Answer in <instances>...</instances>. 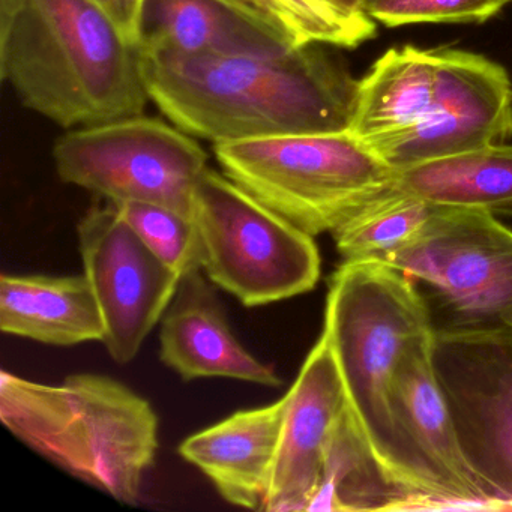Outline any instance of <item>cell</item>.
Returning a JSON list of instances; mask_svg holds the SVG:
<instances>
[{
  "label": "cell",
  "mask_w": 512,
  "mask_h": 512,
  "mask_svg": "<svg viewBox=\"0 0 512 512\" xmlns=\"http://www.w3.org/2000/svg\"><path fill=\"white\" fill-rule=\"evenodd\" d=\"M437 64V50H388L358 80L350 133L373 145L413 130L433 103Z\"/></svg>",
  "instance_id": "18"
},
{
  "label": "cell",
  "mask_w": 512,
  "mask_h": 512,
  "mask_svg": "<svg viewBox=\"0 0 512 512\" xmlns=\"http://www.w3.org/2000/svg\"><path fill=\"white\" fill-rule=\"evenodd\" d=\"M139 47L208 56H277L296 49L280 29L223 0H145Z\"/></svg>",
  "instance_id": "16"
},
{
  "label": "cell",
  "mask_w": 512,
  "mask_h": 512,
  "mask_svg": "<svg viewBox=\"0 0 512 512\" xmlns=\"http://www.w3.org/2000/svg\"><path fill=\"white\" fill-rule=\"evenodd\" d=\"M419 500L380 463L347 401L332 428L308 511H416Z\"/></svg>",
  "instance_id": "19"
},
{
  "label": "cell",
  "mask_w": 512,
  "mask_h": 512,
  "mask_svg": "<svg viewBox=\"0 0 512 512\" xmlns=\"http://www.w3.org/2000/svg\"><path fill=\"white\" fill-rule=\"evenodd\" d=\"M224 175L308 235L391 191L397 170L349 130L215 143Z\"/></svg>",
  "instance_id": "5"
},
{
  "label": "cell",
  "mask_w": 512,
  "mask_h": 512,
  "mask_svg": "<svg viewBox=\"0 0 512 512\" xmlns=\"http://www.w3.org/2000/svg\"><path fill=\"white\" fill-rule=\"evenodd\" d=\"M433 205L392 188L332 232L343 262L376 260L409 242L430 218Z\"/></svg>",
  "instance_id": "21"
},
{
  "label": "cell",
  "mask_w": 512,
  "mask_h": 512,
  "mask_svg": "<svg viewBox=\"0 0 512 512\" xmlns=\"http://www.w3.org/2000/svg\"><path fill=\"white\" fill-rule=\"evenodd\" d=\"M433 338L434 329L413 338L401 356L392 386L398 418L451 509H499L464 457L434 373Z\"/></svg>",
  "instance_id": "13"
},
{
  "label": "cell",
  "mask_w": 512,
  "mask_h": 512,
  "mask_svg": "<svg viewBox=\"0 0 512 512\" xmlns=\"http://www.w3.org/2000/svg\"><path fill=\"white\" fill-rule=\"evenodd\" d=\"M202 269L182 275L160 329V358L184 380L226 377L280 386L271 365L251 355L233 334L214 286Z\"/></svg>",
  "instance_id": "14"
},
{
  "label": "cell",
  "mask_w": 512,
  "mask_h": 512,
  "mask_svg": "<svg viewBox=\"0 0 512 512\" xmlns=\"http://www.w3.org/2000/svg\"><path fill=\"white\" fill-rule=\"evenodd\" d=\"M275 28L293 46H325L356 49L376 35L367 14L350 13L331 0H256Z\"/></svg>",
  "instance_id": "22"
},
{
  "label": "cell",
  "mask_w": 512,
  "mask_h": 512,
  "mask_svg": "<svg viewBox=\"0 0 512 512\" xmlns=\"http://www.w3.org/2000/svg\"><path fill=\"white\" fill-rule=\"evenodd\" d=\"M0 331L49 346L103 341L100 305L85 274L0 277Z\"/></svg>",
  "instance_id": "17"
},
{
  "label": "cell",
  "mask_w": 512,
  "mask_h": 512,
  "mask_svg": "<svg viewBox=\"0 0 512 512\" xmlns=\"http://www.w3.org/2000/svg\"><path fill=\"white\" fill-rule=\"evenodd\" d=\"M323 47L277 56L140 55L152 103L215 145L349 130L358 80Z\"/></svg>",
  "instance_id": "1"
},
{
  "label": "cell",
  "mask_w": 512,
  "mask_h": 512,
  "mask_svg": "<svg viewBox=\"0 0 512 512\" xmlns=\"http://www.w3.org/2000/svg\"><path fill=\"white\" fill-rule=\"evenodd\" d=\"M376 262L433 289L457 317L449 328L512 329V230L490 212L433 205L422 229Z\"/></svg>",
  "instance_id": "8"
},
{
  "label": "cell",
  "mask_w": 512,
  "mask_h": 512,
  "mask_svg": "<svg viewBox=\"0 0 512 512\" xmlns=\"http://www.w3.org/2000/svg\"><path fill=\"white\" fill-rule=\"evenodd\" d=\"M395 188L431 205L512 217V146L494 143L404 167Z\"/></svg>",
  "instance_id": "20"
},
{
  "label": "cell",
  "mask_w": 512,
  "mask_h": 512,
  "mask_svg": "<svg viewBox=\"0 0 512 512\" xmlns=\"http://www.w3.org/2000/svg\"><path fill=\"white\" fill-rule=\"evenodd\" d=\"M77 233L83 274L103 316L104 346L113 361L128 364L163 319L181 275L143 244L113 203L92 206Z\"/></svg>",
  "instance_id": "10"
},
{
  "label": "cell",
  "mask_w": 512,
  "mask_h": 512,
  "mask_svg": "<svg viewBox=\"0 0 512 512\" xmlns=\"http://www.w3.org/2000/svg\"><path fill=\"white\" fill-rule=\"evenodd\" d=\"M53 160L62 181L107 202L152 203L188 218L209 169L196 137L145 115L68 130L56 140Z\"/></svg>",
  "instance_id": "7"
},
{
  "label": "cell",
  "mask_w": 512,
  "mask_h": 512,
  "mask_svg": "<svg viewBox=\"0 0 512 512\" xmlns=\"http://www.w3.org/2000/svg\"><path fill=\"white\" fill-rule=\"evenodd\" d=\"M0 74L65 130L145 115L151 101L140 47L94 0H0Z\"/></svg>",
  "instance_id": "2"
},
{
  "label": "cell",
  "mask_w": 512,
  "mask_h": 512,
  "mask_svg": "<svg viewBox=\"0 0 512 512\" xmlns=\"http://www.w3.org/2000/svg\"><path fill=\"white\" fill-rule=\"evenodd\" d=\"M512 0H367L365 14L386 28L422 23H484Z\"/></svg>",
  "instance_id": "24"
},
{
  "label": "cell",
  "mask_w": 512,
  "mask_h": 512,
  "mask_svg": "<svg viewBox=\"0 0 512 512\" xmlns=\"http://www.w3.org/2000/svg\"><path fill=\"white\" fill-rule=\"evenodd\" d=\"M0 421L68 475L127 505L139 500L158 451L151 403L101 374H73L53 386L2 370Z\"/></svg>",
  "instance_id": "4"
},
{
  "label": "cell",
  "mask_w": 512,
  "mask_h": 512,
  "mask_svg": "<svg viewBox=\"0 0 512 512\" xmlns=\"http://www.w3.org/2000/svg\"><path fill=\"white\" fill-rule=\"evenodd\" d=\"M331 2L350 13L365 14L367 0H331Z\"/></svg>",
  "instance_id": "27"
},
{
  "label": "cell",
  "mask_w": 512,
  "mask_h": 512,
  "mask_svg": "<svg viewBox=\"0 0 512 512\" xmlns=\"http://www.w3.org/2000/svg\"><path fill=\"white\" fill-rule=\"evenodd\" d=\"M124 32L128 40L139 46L140 14L145 0H94Z\"/></svg>",
  "instance_id": "25"
},
{
  "label": "cell",
  "mask_w": 512,
  "mask_h": 512,
  "mask_svg": "<svg viewBox=\"0 0 512 512\" xmlns=\"http://www.w3.org/2000/svg\"><path fill=\"white\" fill-rule=\"evenodd\" d=\"M431 359L470 470L512 509V329L434 328Z\"/></svg>",
  "instance_id": "9"
},
{
  "label": "cell",
  "mask_w": 512,
  "mask_h": 512,
  "mask_svg": "<svg viewBox=\"0 0 512 512\" xmlns=\"http://www.w3.org/2000/svg\"><path fill=\"white\" fill-rule=\"evenodd\" d=\"M433 103L413 130L370 146L395 170L451 157L512 136V83L502 65L455 49H437Z\"/></svg>",
  "instance_id": "11"
},
{
  "label": "cell",
  "mask_w": 512,
  "mask_h": 512,
  "mask_svg": "<svg viewBox=\"0 0 512 512\" xmlns=\"http://www.w3.org/2000/svg\"><path fill=\"white\" fill-rule=\"evenodd\" d=\"M412 278L376 260L343 262L329 281L325 325L347 401L380 463L421 499L418 511H448V500L401 425L392 386L413 338L433 331Z\"/></svg>",
  "instance_id": "3"
},
{
  "label": "cell",
  "mask_w": 512,
  "mask_h": 512,
  "mask_svg": "<svg viewBox=\"0 0 512 512\" xmlns=\"http://www.w3.org/2000/svg\"><path fill=\"white\" fill-rule=\"evenodd\" d=\"M223 2L232 5L233 8L241 11V13L245 14V16L251 17V19L259 20V22H265L269 23V25H272L271 20H269L268 17L263 14V11L260 10L256 0H223Z\"/></svg>",
  "instance_id": "26"
},
{
  "label": "cell",
  "mask_w": 512,
  "mask_h": 512,
  "mask_svg": "<svg viewBox=\"0 0 512 512\" xmlns=\"http://www.w3.org/2000/svg\"><path fill=\"white\" fill-rule=\"evenodd\" d=\"M193 221L202 271L245 307L311 292L320 278L314 238L254 199L224 173L208 169L197 185Z\"/></svg>",
  "instance_id": "6"
},
{
  "label": "cell",
  "mask_w": 512,
  "mask_h": 512,
  "mask_svg": "<svg viewBox=\"0 0 512 512\" xmlns=\"http://www.w3.org/2000/svg\"><path fill=\"white\" fill-rule=\"evenodd\" d=\"M284 398L283 427L263 511H308L332 428L347 406L343 377L325 331Z\"/></svg>",
  "instance_id": "12"
},
{
  "label": "cell",
  "mask_w": 512,
  "mask_h": 512,
  "mask_svg": "<svg viewBox=\"0 0 512 512\" xmlns=\"http://www.w3.org/2000/svg\"><path fill=\"white\" fill-rule=\"evenodd\" d=\"M286 398L233 413L179 446V454L202 470L230 505L263 509L283 427Z\"/></svg>",
  "instance_id": "15"
},
{
  "label": "cell",
  "mask_w": 512,
  "mask_h": 512,
  "mask_svg": "<svg viewBox=\"0 0 512 512\" xmlns=\"http://www.w3.org/2000/svg\"><path fill=\"white\" fill-rule=\"evenodd\" d=\"M143 244L178 275L202 269V247L193 218L142 202L113 203Z\"/></svg>",
  "instance_id": "23"
}]
</instances>
